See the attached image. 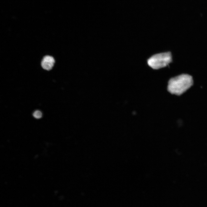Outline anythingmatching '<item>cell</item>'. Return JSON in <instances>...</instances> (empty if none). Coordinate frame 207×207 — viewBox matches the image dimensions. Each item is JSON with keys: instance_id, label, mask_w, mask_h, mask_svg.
Listing matches in <instances>:
<instances>
[{"instance_id": "1", "label": "cell", "mask_w": 207, "mask_h": 207, "mask_svg": "<svg viewBox=\"0 0 207 207\" xmlns=\"http://www.w3.org/2000/svg\"><path fill=\"white\" fill-rule=\"evenodd\" d=\"M193 83L191 76L186 74H181L169 80L168 90L172 94L180 95L189 89Z\"/></svg>"}, {"instance_id": "2", "label": "cell", "mask_w": 207, "mask_h": 207, "mask_svg": "<svg viewBox=\"0 0 207 207\" xmlns=\"http://www.w3.org/2000/svg\"><path fill=\"white\" fill-rule=\"evenodd\" d=\"M172 61V56L169 52L153 55L147 60V64L154 69H158L167 66Z\"/></svg>"}, {"instance_id": "3", "label": "cell", "mask_w": 207, "mask_h": 207, "mask_svg": "<svg viewBox=\"0 0 207 207\" xmlns=\"http://www.w3.org/2000/svg\"><path fill=\"white\" fill-rule=\"evenodd\" d=\"M55 63L54 57L50 55H46L42 58L41 62V66L45 70L49 71L52 69Z\"/></svg>"}, {"instance_id": "4", "label": "cell", "mask_w": 207, "mask_h": 207, "mask_svg": "<svg viewBox=\"0 0 207 207\" xmlns=\"http://www.w3.org/2000/svg\"><path fill=\"white\" fill-rule=\"evenodd\" d=\"M42 113L41 111L38 110L35 111L33 114L34 117L37 119L41 118L42 116Z\"/></svg>"}]
</instances>
